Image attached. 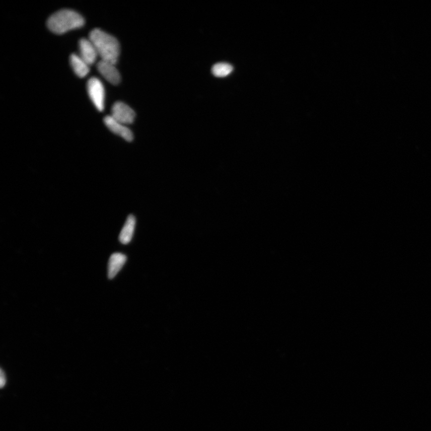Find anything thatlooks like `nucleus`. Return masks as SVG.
<instances>
[{
    "label": "nucleus",
    "mask_w": 431,
    "mask_h": 431,
    "mask_svg": "<svg viewBox=\"0 0 431 431\" xmlns=\"http://www.w3.org/2000/svg\"><path fill=\"white\" fill-rule=\"evenodd\" d=\"M101 60L116 64L120 55V45L118 40L100 29H94L89 36Z\"/></svg>",
    "instance_id": "1"
},
{
    "label": "nucleus",
    "mask_w": 431,
    "mask_h": 431,
    "mask_svg": "<svg viewBox=\"0 0 431 431\" xmlns=\"http://www.w3.org/2000/svg\"><path fill=\"white\" fill-rule=\"evenodd\" d=\"M84 18L74 11L62 9L50 16L47 22V26L52 33L64 34L69 30L83 27Z\"/></svg>",
    "instance_id": "2"
},
{
    "label": "nucleus",
    "mask_w": 431,
    "mask_h": 431,
    "mask_svg": "<svg viewBox=\"0 0 431 431\" xmlns=\"http://www.w3.org/2000/svg\"><path fill=\"white\" fill-rule=\"evenodd\" d=\"M87 88L89 96L95 106L100 112L104 107V89L101 82L97 78H92L88 81Z\"/></svg>",
    "instance_id": "3"
},
{
    "label": "nucleus",
    "mask_w": 431,
    "mask_h": 431,
    "mask_svg": "<svg viewBox=\"0 0 431 431\" xmlns=\"http://www.w3.org/2000/svg\"><path fill=\"white\" fill-rule=\"evenodd\" d=\"M113 119L123 125L131 124L134 121L135 113L131 107L122 102H116L112 108Z\"/></svg>",
    "instance_id": "4"
},
{
    "label": "nucleus",
    "mask_w": 431,
    "mask_h": 431,
    "mask_svg": "<svg viewBox=\"0 0 431 431\" xmlns=\"http://www.w3.org/2000/svg\"><path fill=\"white\" fill-rule=\"evenodd\" d=\"M97 67L100 74L110 84L116 85L120 83V75L115 64L101 60L98 62Z\"/></svg>",
    "instance_id": "5"
},
{
    "label": "nucleus",
    "mask_w": 431,
    "mask_h": 431,
    "mask_svg": "<svg viewBox=\"0 0 431 431\" xmlns=\"http://www.w3.org/2000/svg\"><path fill=\"white\" fill-rule=\"evenodd\" d=\"M104 122L107 127L114 134L120 136L126 141L131 142L134 139V135H133V133L131 130L126 127L125 125L117 121L112 116H107L105 117L104 119Z\"/></svg>",
    "instance_id": "6"
},
{
    "label": "nucleus",
    "mask_w": 431,
    "mask_h": 431,
    "mask_svg": "<svg viewBox=\"0 0 431 431\" xmlns=\"http://www.w3.org/2000/svg\"><path fill=\"white\" fill-rule=\"evenodd\" d=\"M80 57L89 65L94 64L98 55L96 47L90 39H82L79 42Z\"/></svg>",
    "instance_id": "7"
},
{
    "label": "nucleus",
    "mask_w": 431,
    "mask_h": 431,
    "mask_svg": "<svg viewBox=\"0 0 431 431\" xmlns=\"http://www.w3.org/2000/svg\"><path fill=\"white\" fill-rule=\"evenodd\" d=\"M126 255L121 253H115L111 255L108 264V277L112 279L118 274L126 261Z\"/></svg>",
    "instance_id": "8"
},
{
    "label": "nucleus",
    "mask_w": 431,
    "mask_h": 431,
    "mask_svg": "<svg viewBox=\"0 0 431 431\" xmlns=\"http://www.w3.org/2000/svg\"><path fill=\"white\" fill-rule=\"evenodd\" d=\"M136 225L135 218L133 215H129L122 228L119 234L120 242L123 245H127L131 242L134 236Z\"/></svg>",
    "instance_id": "9"
},
{
    "label": "nucleus",
    "mask_w": 431,
    "mask_h": 431,
    "mask_svg": "<svg viewBox=\"0 0 431 431\" xmlns=\"http://www.w3.org/2000/svg\"><path fill=\"white\" fill-rule=\"evenodd\" d=\"M69 61L75 74L79 78L85 77L90 72V67H89L90 65H88L80 56L76 55L75 53L72 54L69 58Z\"/></svg>",
    "instance_id": "10"
},
{
    "label": "nucleus",
    "mask_w": 431,
    "mask_h": 431,
    "mask_svg": "<svg viewBox=\"0 0 431 431\" xmlns=\"http://www.w3.org/2000/svg\"><path fill=\"white\" fill-rule=\"evenodd\" d=\"M233 71V66L226 62H220L213 65L211 69L213 75L217 78H225Z\"/></svg>",
    "instance_id": "11"
},
{
    "label": "nucleus",
    "mask_w": 431,
    "mask_h": 431,
    "mask_svg": "<svg viewBox=\"0 0 431 431\" xmlns=\"http://www.w3.org/2000/svg\"><path fill=\"white\" fill-rule=\"evenodd\" d=\"M0 378H1V386L3 388L6 384V376L5 373H3V371L1 370V376H0Z\"/></svg>",
    "instance_id": "12"
}]
</instances>
